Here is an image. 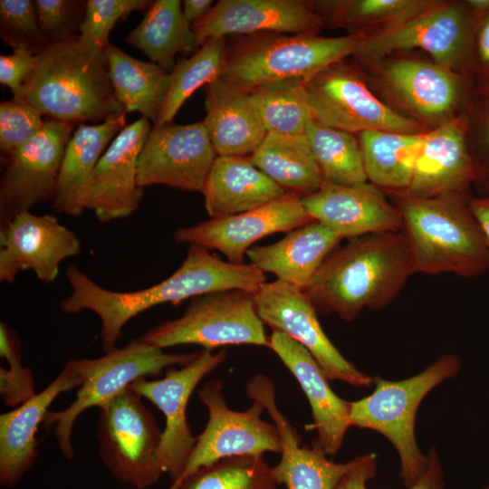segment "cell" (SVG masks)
Segmentation results:
<instances>
[{
  "mask_svg": "<svg viewBox=\"0 0 489 489\" xmlns=\"http://www.w3.org/2000/svg\"><path fill=\"white\" fill-rule=\"evenodd\" d=\"M415 273L471 278L489 270V248L466 194L396 193Z\"/></svg>",
  "mask_w": 489,
  "mask_h": 489,
  "instance_id": "4",
  "label": "cell"
},
{
  "mask_svg": "<svg viewBox=\"0 0 489 489\" xmlns=\"http://www.w3.org/2000/svg\"><path fill=\"white\" fill-rule=\"evenodd\" d=\"M152 0H87L80 34L105 49L115 24L133 12H146Z\"/></svg>",
  "mask_w": 489,
  "mask_h": 489,
  "instance_id": "42",
  "label": "cell"
},
{
  "mask_svg": "<svg viewBox=\"0 0 489 489\" xmlns=\"http://www.w3.org/2000/svg\"><path fill=\"white\" fill-rule=\"evenodd\" d=\"M360 34L323 37L313 34L260 33L226 45L221 78L250 93L283 80L308 81L331 64L353 55Z\"/></svg>",
  "mask_w": 489,
  "mask_h": 489,
  "instance_id": "5",
  "label": "cell"
},
{
  "mask_svg": "<svg viewBox=\"0 0 489 489\" xmlns=\"http://www.w3.org/2000/svg\"><path fill=\"white\" fill-rule=\"evenodd\" d=\"M226 45L225 38L209 39L189 57L177 60L169 73V88L153 127L171 123L197 89L221 78Z\"/></svg>",
  "mask_w": 489,
  "mask_h": 489,
  "instance_id": "38",
  "label": "cell"
},
{
  "mask_svg": "<svg viewBox=\"0 0 489 489\" xmlns=\"http://www.w3.org/2000/svg\"><path fill=\"white\" fill-rule=\"evenodd\" d=\"M43 114L24 100L12 98L0 103L1 158L19 149L41 129Z\"/></svg>",
  "mask_w": 489,
  "mask_h": 489,
  "instance_id": "43",
  "label": "cell"
},
{
  "mask_svg": "<svg viewBox=\"0 0 489 489\" xmlns=\"http://www.w3.org/2000/svg\"><path fill=\"white\" fill-rule=\"evenodd\" d=\"M139 339L163 350L182 344H196L205 350L226 345H270L256 311L254 294L243 290L218 291L193 298L179 318L159 323Z\"/></svg>",
  "mask_w": 489,
  "mask_h": 489,
  "instance_id": "9",
  "label": "cell"
},
{
  "mask_svg": "<svg viewBox=\"0 0 489 489\" xmlns=\"http://www.w3.org/2000/svg\"><path fill=\"white\" fill-rule=\"evenodd\" d=\"M72 292L59 305L68 314L91 311L101 320L104 352L116 348L127 322L159 304H178L209 292L225 290L258 292L265 274L252 264H235L221 260L198 245H189L180 266L168 278L134 292H116L96 283L75 264L65 271Z\"/></svg>",
  "mask_w": 489,
  "mask_h": 489,
  "instance_id": "1",
  "label": "cell"
},
{
  "mask_svg": "<svg viewBox=\"0 0 489 489\" xmlns=\"http://www.w3.org/2000/svg\"><path fill=\"white\" fill-rule=\"evenodd\" d=\"M0 37L13 50L38 54L49 44L32 0L0 1Z\"/></svg>",
  "mask_w": 489,
  "mask_h": 489,
  "instance_id": "40",
  "label": "cell"
},
{
  "mask_svg": "<svg viewBox=\"0 0 489 489\" xmlns=\"http://www.w3.org/2000/svg\"><path fill=\"white\" fill-rule=\"evenodd\" d=\"M305 135L323 183L351 186L368 182L360 143L353 134L312 119Z\"/></svg>",
  "mask_w": 489,
  "mask_h": 489,
  "instance_id": "36",
  "label": "cell"
},
{
  "mask_svg": "<svg viewBox=\"0 0 489 489\" xmlns=\"http://www.w3.org/2000/svg\"><path fill=\"white\" fill-rule=\"evenodd\" d=\"M22 100L50 119L74 124L127 113L114 94L104 49L81 34L35 55Z\"/></svg>",
  "mask_w": 489,
  "mask_h": 489,
  "instance_id": "3",
  "label": "cell"
},
{
  "mask_svg": "<svg viewBox=\"0 0 489 489\" xmlns=\"http://www.w3.org/2000/svg\"><path fill=\"white\" fill-rule=\"evenodd\" d=\"M427 466L416 484L407 489H446L444 472L435 446L427 453ZM377 455L366 454L354 458L353 465L341 476L334 489H367V481L376 475Z\"/></svg>",
  "mask_w": 489,
  "mask_h": 489,
  "instance_id": "45",
  "label": "cell"
},
{
  "mask_svg": "<svg viewBox=\"0 0 489 489\" xmlns=\"http://www.w3.org/2000/svg\"><path fill=\"white\" fill-rule=\"evenodd\" d=\"M302 203L313 220L342 239L401 231L398 208L370 182L351 186L323 183L315 193L302 197Z\"/></svg>",
  "mask_w": 489,
  "mask_h": 489,
  "instance_id": "21",
  "label": "cell"
},
{
  "mask_svg": "<svg viewBox=\"0 0 489 489\" xmlns=\"http://www.w3.org/2000/svg\"><path fill=\"white\" fill-rule=\"evenodd\" d=\"M469 206L482 228L489 248V195L469 197Z\"/></svg>",
  "mask_w": 489,
  "mask_h": 489,
  "instance_id": "49",
  "label": "cell"
},
{
  "mask_svg": "<svg viewBox=\"0 0 489 489\" xmlns=\"http://www.w3.org/2000/svg\"><path fill=\"white\" fill-rule=\"evenodd\" d=\"M264 455L223 459L191 473L168 489H278Z\"/></svg>",
  "mask_w": 489,
  "mask_h": 489,
  "instance_id": "39",
  "label": "cell"
},
{
  "mask_svg": "<svg viewBox=\"0 0 489 489\" xmlns=\"http://www.w3.org/2000/svg\"><path fill=\"white\" fill-rule=\"evenodd\" d=\"M197 354L168 353L137 338L99 358L70 360L68 362L81 378L76 398L62 410L48 411L43 426L53 427L60 451L67 459H72V428L85 410L99 408L137 379L158 376L166 369L186 365Z\"/></svg>",
  "mask_w": 489,
  "mask_h": 489,
  "instance_id": "7",
  "label": "cell"
},
{
  "mask_svg": "<svg viewBox=\"0 0 489 489\" xmlns=\"http://www.w3.org/2000/svg\"><path fill=\"white\" fill-rule=\"evenodd\" d=\"M468 129V115L460 114L426 132L404 192L426 197L466 194L476 177Z\"/></svg>",
  "mask_w": 489,
  "mask_h": 489,
  "instance_id": "24",
  "label": "cell"
},
{
  "mask_svg": "<svg viewBox=\"0 0 489 489\" xmlns=\"http://www.w3.org/2000/svg\"><path fill=\"white\" fill-rule=\"evenodd\" d=\"M466 3L478 20L489 11V0H468Z\"/></svg>",
  "mask_w": 489,
  "mask_h": 489,
  "instance_id": "51",
  "label": "cell"
},
{
  "mask_svg": "<svg viewBox=\"0 0 489 489\" xmlns=\"http://www.w3.org/2000/svg\"><path fill=\"white\" fill-rule=\"evenodd\" d=\"M306 82L299 78L283 80L249 93L267 133L305 134L313 119L305 92Z\"/></svg>",
  "mask_w": 489,
  "mask_h": 489,
  "instance_id": "37",
  "label": "cell"
},
{
  "mask_svg": "<svg viewBox=\"0 0 489 489\" xmlns=\"http://www.w3.org/2000/svg\"><path fill=\"white\" fill-rule=\"evenodd\" d=\"M477 23L466 1H435L395 28L363 37L353 56L368 61L395 51L419 48L428 53L434 62L456 72L472 64Z\"/></svg>",
  "mask_w": 489,
  "mask_h": 489,
  "instance_id": "10",
  "label": "cell"
},
{
  "mask_svg": "<svg viewBox=\"0 0 489 489\" xmlns=\"http://www.w3.org/2000/svg\"><path fill=\"white\" fill-rule=\"evenodd\" d=\"M151 129L150 121L144 117L127 125L96 165L82 204L100 222L125 218L139 207L143 188L138 185V161Z\"/></svg>",
  "mask_w": 489,
  "mask_h": 489,
  "instance_id": "19",
  "label": "cell"
},
{
  "mask_svg": "<svg viewBox=\"0 0 489 489\" xmlns=\"http://www.w3.org/2000/svg\"><path fill=\"white\" fill-rule=\"evenodd\" d=\"M489 100V95L484 94ZM479 111L475 129V154L472 155L475 168V181L489 187V101Z\"/></svg>",
  "mask_w": 489,
  "mask_h": 489,
  "instance_id": "47",
  "label": "cell"
},
{
  "mask_svg": "<svg viewBox=\"0 0 489 489\" xmlns=\"http://www.w3.org/2000/svg\"><path fill=\"white\" fill-rule=\"evenodd\" d=\"M76 124L46 119L27 143L2 157L0 225L53 201L66 146Z\"/></svg>",
  "mask_w": 489,
  "mask_h": 489,
  "instance_id": "13",
  "label": "cell"
},
{
  "mask_svg": "<svg viewBox=\"0 0 489 489\" xmlns=\"http://www.w3.org/2000/svg\"><path fill=\"white\" fill-rule=\"evenodd\" d=\"M414 273L401 231L372 234L338 246L302 291L317 312L351 321L364 309L389 304Z\"/></svg>",
  "mask_w": 489,
  "mask_h": 489,
  "instance_id": "2",
  "label": "cell"
},
{
  "mask_svg": "<svg viewBox=\"0 0 489 489\" xmlns=\"http://www.w3.org/2000/svg\"><path fill=\"white\" fill-rule=\"evenodd\" d=\"M35 62V54L29 51L13 50L9 55H0V82L8 87L13 98L22 100L24 85Z\"/></svg>",
  "mask_w": 489,
  "mask_h": 489,
  "instance_id": "46",
  "label": "cell"
},
{
  "mask_svg": "<svg viewBox=\"0 0 489 489\" xmlns=\"http://www.w3.org/2000/svg\"><path fill=\"white\" fill-rule=\"evenodd\" d=\"M472 64L483 93L489 95V11L477 23Z\"/></svg>",
  "mask_w": 489,
  "mask_h": 489,
  "instance_id": "48",
  "label": "cell"
},
{
  "mask_svg": "<svg viewBox=\"0 0 489 489\" xmlns=\"http://www.w3.org/2000/svg\"><path fill=\"white\" fill-rule=\"evenodd\" d=\"M461 364L456 355L444 354L422 372L406 379L373 378L374 391L350 402L351 427L377 431L396 448L400 477L407 488L417 482L427 466V455L420 451L415 436L417 408L435 387L458 373Z\"/></svg>",
  "mask_w": 489,
  "mask_h": 489,
  "instance_id": "6",
  "label": "cell"
},
{
  "mask_svg": "<svg viewBox=\"0 0 489 489\" xmlns=\"http://www.w3.org/2000/svg\"><path fill=\"white\" fill-rule=\"evenodd\" d=\"M324 21L346 28L350 34L371 36L391 30L421 13L429 0L308 1Z\"/></svg>",
  "mask_w": 489,
  "mask_h": 489,
  "instance_id": "35",
  "label": "cell"
},
{
  "mask_svg": "<svg viewBox=\"0 0 489 489\" xmlns=\"http://www.w3.org/2000/svg\"><path fill=\"white\" fill-rule=\"evenodd\" d=\"M312 220L303 207L302 197L287 192L252 210L178 227L173 237L176 244L217 250L229 263L242 264L247 251L259 239L274 233H289Z\"/></svg>",
  "mask_w": 489,
  "mask_h": 489,
  "instance_id": "17",
  "label": "cell"
},
{
  "mask_svg": "<svg viewBox=\"0 0 489 489\" xmlns=\"http://www.w3.org/2000/svg\"><path fill=\"white\" fill-rule=\"evenodd\" d=\"M484 489H489V484Z\"/></svg>",
  "mask_w": 489,
  "mask_h": 489,
  "instance_id": "52",
  "label": "cell"
},
{
  "mask_svg": "<svg viewBox=\"0 0 489 489\" xmlns=\"http://www.w3.org/2000/svg\"><path fill=\"white\" fill-rule=\"evenodd\" d=\"M204 91L203 122L217 156L249 157L267 134L249 93L222 79Z\"/></svg>",
  "mask_w": 489,
  "mask_h": 489,
  "instance_id": "27",
  "label": "cell"
},
{
  "mask_svg": "<svg viewBox=\"0 0 489 489\" xmlns=\"http://www.w3.org/2000/svg\"><path fill=\"white\" fill-rule=\"evenodd\" d=\"M141 398L128 387L98 408L101 460L115 478L136 489L154 485L164 473L162 431Z\"/></svg>",
  "mask_w": 489,
  "mask_h": 489,
  "instance_id": "8",
  "label": "cell"
},
{
  "mask_svg": "<svg viewBox=\"0 0 489 489\" xmlns=\"http://www.w3.org/2000/svg\"><path fill=\"white\" fill-rule=\"evenodd\" d=\"M0 356L8 363V369L0 368V395L5 406L15 408L36 394L34 378L31 369L22 364L17 333L4 321L0 323Z\"/></svg>",
  "mask_w": 489,
  "mask_h": 489,
  "instance_id": "41",
  "label": "cell"
},
{
  "mask_svg": "<svg viewBox=\"0 0 489 489\" xmlns=\"http://www.w3.org/2000/svg\"><path fill=\"white\" fill-rule=\"evenodd\" d=\"M81 378L67 361L41 392L0 416V484L14 487L33 466L38 454L36 433L52 403L80 387Z\"/></svg>",
  "mask_w": 489,
  "mask_h": 489,
  "instance_id": "26",
  "label": "cell"
},
{
  "mask_svg": "<svg viewBox=\"0 0 489 489\" xmlns=\"http://www.w3.org/2000/svg\"><path fill=\"white\" fill-rule=\"evenodd\" d=\"M225 356V349L218 352L204 349L181 368L167 369L163 379H139L129 386L152 402L165 417L158 456L163 472L172 481L183 472L196 443L187 417L190 396L201 379L216 369Z\"/></svg>",
  "mask_w": 489,
  "mask_h": 489,
  "instance_id": "15",
  "label": "cell"
},
{
  "mask_svg": "<svg viewBox=\"0 0 489 489\" xmlns=\"http://www.w3.org/2000/svg\"><path fill=\"white\" fill-rule=\"evenodd\" d=\"M212 0H185L183 1V14L192 26L205 17L214 6Z\"/></svg>",
  "mask_w": 489,
  "mask_h": 489,
  "instance_id": "50",
  "label": "cell"
},
{
  "mask_svg": "<svg viewBox=\"0 0 489 489\" xmlns=\"http://www.w3.org/2000/svg\"><path fill=\"white\" fill-rule=\"evenodd\" d=\"M254 302L264 324L306 348L329 379L355 387L373 383V378L360 371L330 340L320 324L318 312L302 289L278 279L265 282L254 293Z\"/></svg>",
  "mask_w": 489,
  "mask_h": 489,
  "instance_id": "14",
  "label": "cell"
},
{
  "mask_svg": "<svg viewBox=\"0 0 489 489\" xmlns=\"http://www.w3.org/2000/svg\"><path fill=\"white\" fill-rule=\"evenodd\" d=\"M210 217L254 209L287 192L255 167L249 157L217 156L202 190Z\"/></svg>",
  "mask_w": 489,
  "mask_h": 489,
  "instance_id": "29",
  "label": "cell"
},
{
  "mask_svg": "<svg viewBox=\"0 0 489 489\" xmlns=\"http://www.w3.org/2000/svg\"><path fill=\"white\" fill-rule=\"evenodd\" d=\"M342 238L321 223L312 222L290 231L278 242L251 247L246 255L263 273L304 289Z\"/></svg>",
  "mask_w": 489,
  "mask_h": 489,
  "instance_id": "28",
  "label": "cell"
},
{
  "mask_svg": "<svg viewBox=\"0 0 489 489\" xmlns=\"http://www.w3.org/2000/svg\"><path fill=\"white\" fill-rule=\"evenodd\" d=\"M110 82L125 111H138L154 125L169 88V73L136 59L110 43L104 49Z\"/></svg>",
  "mask_w": 489,
  "mask_h": 489,
  "instance_id": "32",
  "label": "cell"
},
{
  "mask_svg": "<svg viewBox=\"0 0 489 489\" xmlns=\"http://www.w3.org/2000/svg\"><path fill=\"white\" fill-rule=\"evenodd\" d=\"M81 251L77 235L56 216L24 211L0 225V282L12 283L31 270L40 281L53 283L61 264Z\"/></svg>",
  "mask_w": 489,
  "mask_h": 489,
  "instance_id": "18",
  "label": "cell"
},
{
  "mask_svg": "<svg viewBox=\"0 0 489 489\" xmlns=\"http://www.w3.org/2000/svg\"><path fill=\"white\" fill-rule=\"evenodd\" d=\"M216 157L203 120L152 127L139 153L138 185L202 192Z\"/></svg>",
  "mask_w": 489,
  "mask_h": 489,
  "instance_id": "16",
  "label": "cell"
},
{
  "mask_svg": "<svg viewBox=\"0 0 489 489\" xmlns=\"http://www.w3.org/2000/svg\"><path fill=\"white\" fill-rule=\"evenodd\" d=\"M343 61L324 68L305 83L314 120L351 134L366 130L421 133L420 124L379 101Z\"/></svg>",
  "mask_w": 489,
  "mask_h": 489,
  "instance_id": "11",
  "label": "cell"
},
{
  "mask_svg": "<svg viewBox=\"0 0 489 489\" xmlns=\"http://www.w3.org/2000/svg\"><path fill=\"white\" fill-rule=\"evenodd\" d=\"M246 393L264 407L277 428L281 458L272 467V474L278 485L283 484L286 489H334L354 459L347 463L328 459L317 440L312 446H302L299 433L276 405L274 384L267 376L252 377Z\"/></svg>",
  "mask_w": 489,
  "mask_h": 489,
  "instance_id": "22",
  "label": "cell"
},
{
  "mask_svg": "<svg viewBox=\"0 0 489 489\" xmlns=\"http://www.w3.org/2000/svg\"><path fill=\"white\" fill-rule=\"evenodd\" d=\"M208 411L207 423L196 437L193 450L177 483L196 470L223 459L244 455H264L281 450L280 436L274 424L262 419L264 407L253 400L246 410L235 411L226 405L223 383L208 380L197 390Z\"/></svg>",
  "mask_w": 489,
  "mask_h": 489,
  "instance_id": "12",
  "label": "cell"
},
{
  "mask_svg": "<svg viewBox=\"0 0 489 489\" xmlns=\"http://www.w3.org/2000/svg\"><path fill=\"white\" fill-rule=\"evenodd\" d=\"M323 19L302 0H220L192 25L197 47L232 34H317Z\"/></svg>",
  "mask_w": 489,
  "mask_h": 489,
  "instance_id": "20",
  "label": "cell"
},
{
  "mask_svg": "<svg viewBox=\"0 0 489 489\" xmlns=\"http://www.w3.org/2000/svg\"><path fill=\"white\" fill-rule=\"evenodd\" d=\"M124 42L141 51L151 62L170 73L178 54L198 48L192 26L185 19L179 0H156Z\"/></svg>",
  "mask_w": 489,
  "mask_h": 489,
  "instance_id": "31",
  "label": "cell"
},
{
  "mask_svg": "<svg viewBox=\"0 0 489 489\" xmlns=\"http://www.w3.org/2000/svg\"><path fill=\"white\" fill-rule=\"evenodd\" d=\"M425 133L366 130L360 133L365 173L371 184L396 193L406 191Z\"/></svg>",
  "mask_w": 489,
  "mask_h": 489,
  "instance_id": "34",
  "label": "cell"
},
{
  "mask_svg": "<svg viewBox=\"0 0 489 489\" xmlns=\"http://www.w3.org/2000/svg\"><path fill=\"white\" fill-rule=\"evenodd\" d=\"M249 158L286 192L304 197L315 193L323 184L305 134L267 133Z\"/></svg>",
  "mask_w": 489,
  "mask_h": 489,
  "instance_id": "33",
  "label": "cell"
},
{
  "mask_svg": "<svg viewBox=\"0 0 489 489\" xmlns=\"http://www.w3.org/2000/svg\"><path fill=\"white\" fill-rule=\"evenodd\" d=\"M37 19L49 44L69 41L80 34L85 0H34Z\"/></svg>",
  "mask_w": 489,
  "mask_h": 489,
  "instance_id": "44",
  "label": "cell"
},
{
  "mask_svg": "<svg viewBox=\"0 0 489 489\" xmlns=\"http://www.w3.org/2000/svg\"><path fill=\"white\" fill-rule=\"evenodd\" d=\"M126 114L99 124H79L62 158L52 208L69 216H80L82 197L100 158L115 137L127 126Z\"/></svg>",
  "mask_w": 489,
  "mask_h": 489,
  "instance_id": "30",
  "label": "cell"
},
{
  "mask_svg": "<svg viewBox=\"0 0 489 489\" xmlns=\"http://www.w3.org/2000/svg\"><path fill=\"white\" fill-rule=\"evenodd\" d=\"M269 342V348L294 376L309 401L316 440L327 455H336L351 427L350 401L334 393L320 364L299 342L280 331H273Z\"/></svg>",
  "mask_w": 489,
  "mask_h": 489,
  "instance_id": "25",
  "label": "cell"
},
{
  "mask_svg": "<svg viewBox=\"0 0 489 489\" xmlns=\"http://www.w3.org/2000/svg\"><path fill=\"white\" fill-rule=\"evenodd\" d=\"M381 82L388 93L418 120L437 126L454 118L465 93L462 76L436 62L397 59L387 63Z\"/></svg>",
  "mask_w": 489,
  "mask_h": 489,
  "instance_id": "23",
  "label": "cell"
}]
</instances>
